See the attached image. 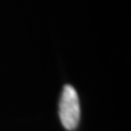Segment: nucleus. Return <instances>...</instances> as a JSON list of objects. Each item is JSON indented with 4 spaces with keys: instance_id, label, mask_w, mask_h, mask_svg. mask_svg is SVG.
<instances>
[{
    "instance_id": "1",
    "label": "nucleus",
    "mask_w": 131,
    "mask_h": 131,
    "mask_svg": "<svg viewBox=\"0 0 131 131\" xmlns=\"http://www.w3.org/2000/svg\"><path fill=\"white\" fill-rule=\"evenodd\" d=\"M60 119L63 127L74 130L80 120L79 97L72 85H64L60 101Z\"/></svg>"
}]
</instances>
